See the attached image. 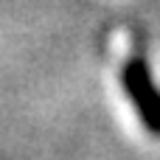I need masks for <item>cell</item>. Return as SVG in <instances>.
<instances>
[{
	"label": "cell",
	"instance_id": "1",
	"mask_svg": "<svg viewBox=\"0 0 160 160\" xmlns=\"http://www.w3.org/2000/svg\"><path fill=\"white\" fill-rule=\"evenodd\" d=\"M121 84L143 127L152 135H160V90L149 73V65L143 59H129L121 70Z\"/></svg>",
	"mask_w": 160,
	"mask_h": 160
}]
</instances>
